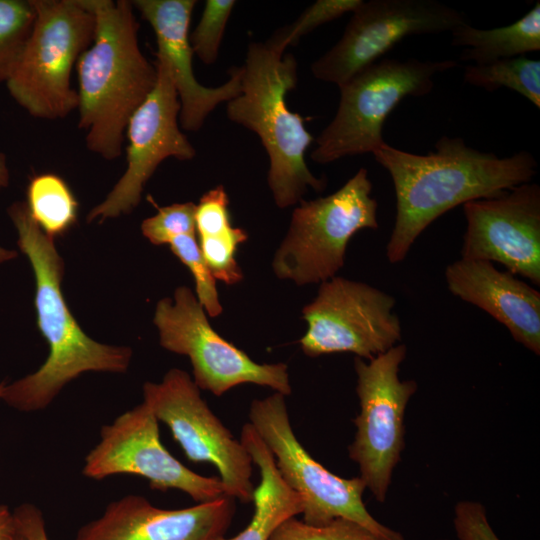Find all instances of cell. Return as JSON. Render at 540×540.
<instances>
[{
    "label": "cell",
    "instance_id": "cell-1",
    "mask_svg": "<svg viewBox=\"0 0 540 540\" xmlns=\"http://www.w3.org/2000/svg\"><path fill=\"white\" fill-rule=\"evenodd\" d=\"M389 173L396 195L395 223L386 246L390 263L402 262L420 234L438 217L467 202L499 196L531 182L537 161L525 150L499 157L442 136L426 155L385 143L372 153Z\"/></svg>",
    "mask_w": 540,
    "mask_h": 540
},
{
    "label": "cell",
    "instance_id": "cell-2",
    "mask_svg": "<svg viewBox=\"0 0 540 540\" xmlns=\"http://www.w3.org/2000/svg\"><path fill=\"white\" fill-rule=\"evenodd\" d=\"M8 214L18 246L34 272L37 325L49 344V355L36 372L5 384L1 399L17 410L32 412L45 409L67 383L84 372H126L132 350L99 343L81 329L61 290L64 262L54 239L32 219L26 203L11 204Z\"/></svg>",
    "mask_w": 540,
    "mask_h": 540
},
{
    "label": "cell",
    "instance_id": "cell-3",
    "mask_svg": "<svg viewBox=\"0 0 540 540\" xmlns=\"http://www.w3.org/2000/svg\"><path fill=\"white\" fill-rule=\"evenodd\" d=\"M96 20L94 39L76 62L79 127L106 160L122 154L124 132L157 80L138 43L139 23L127 0H83Z\"/></svg>",
    "mask_w": 540,
    "mask_h": 540
},
{
    "label": "cell",
    "instance_id": "cell-4",
    "mask_svg": "<svg viewBox=\"0 0 540 540\" xmlns=\"http://www.w3.org/2000/svg\"><path fill=\"white\" fill-rule=\"evenodd\" d=\"M240 68V93L227 102L229 120L256 133L269 158L268 185L279 208L298 204L309 188L322 192L326 180L317 178L305 161L313 142L305 118L292 112L286 95L298 82L295 57L267 40L248 45Z\"/></svg>",
    "mask_w": 540,
    "mask_h": 540
},
{
    "label": "cell",
    "instance_id": "cell-5",
    "mask_svg": "<svg viewBox=\"0 0 540 540\" xmlns=\"http://www.w3.org/2000/svg\"><path fill=\"white\" fill-rule=\"evenodd\" d=\"M34 25L6 82L13 99L31 116L59 119L78 108L71 72L91 45L96 20L83 0H32Z\"/></svg>",
    "mask_w": 540,
    "mask_h": 540
},
{
    "label": "cell",
    "instance_id": "cell-6",
    "mask_svg": "<svg viewBox=\"0 0 540 540\" xmlns=\"http://www.w3.org/2000/svg\"><path fill=\"white\" fill-rule=\"evenodd\" d=\"M458 65L451 59L382 58L362 69L339 87L338 109L318 136L311 159L328 164L373 153L386 143L383 126L394 108L408 96L430 93L435 76Z\"/></svg>",
    "mask_w": 540,
    "mask_h": 540
},
{
    "label": "cell",
    "instance_id": "cell-7",
    "mask_svg": "<svg viewBox=\"0 0 540 540\" xmlns=\"http://www.w3.org/2000/svg\"><path fill=\"white\" fill-rule=\"evenodd\" d=\"M372 182L360 168L334 193L301 200L272 262L275 275L297 285L320 284L344 266L347 245L360 230L379 227Z\"/></svg>",
    "mask_w": 540,
    "mask_h": 540
},
{
    "label": "cell",
    "instance_id": "cell-8",
    "mask_svg": "<svg viewBox=\"0 0 540 540\" xmlns=\"http://www.w3.org/2000/svg\"><path fill=\"white\" fill-rule=\"evenodd\" d=\"M249 420L273 454L283 481L301 498L305 523L320 527L344 519L361 526L378 540H405L401 533L369 513L362 499L366 485L360 477H339L307 452L292 429L285 395L275 392L254 399Z\"/></svg>",
    "mask_w": 540,
    "mask_h": 540
},
{
    "label": "cell",
    "instance_id": "cell-9",
    "mask_svg": "<svg viewBox=\"0 0 540 540\" xmlns=\"http://www.w3.org/2000/svg\"><path fill=\"white\" fill-rule=\"evenodd\" d=\"M407 348L397 344L368 360L355 357L356 393L360 410L348 454L360 478L379 503H384L395 466L404 448V415L417 391L414 380H400L399 368Z\"/></svg>",
    "mask_w": 540,
    "mask_h": 540
},
{
    "label": "cell",
    "instance_id": "cell-10",
    "mask_svg": "<svg viewBox=\"0 0 540 540\" xmlns=\"http://www.w3.org/2000/svg\"><path fill=\"white\" fill-rule=\"evenodd\" d=\"M154 324L160 345L189 357L193 381L200 390L221 396L241 384L266 386L285 396L292 391L288 366L260 364L220 336L210 325L205 310L186 286L174 292V301L157 302Z\"/></svg>",
    "mask_w": 540,
    "mask_h": 540
},
{
    "label": "cell",
    "instance_id": "cell-11",
    "mask_svg": "<svg viewBox=\"0 0 540 540\" xmlns=\"http://www.w3.org/2000/svg\"><path fill=\"white\" fill-rule=\"evenodd\" d=\"M319 285L316 297L302 309L307 330L299 343L305 355L347 352L370 360L401 341L393 296L337 276Z\"/></svg>",
    "mask_w": 540,
    "mask_h": 540
},
{
    "label": "cell",
    "instance_id": "cell-12",
    "mask_svg": "<svg viewBox=\"0 0 540 540\" xmlns=\"http://www.w3.org/2000/svg\"><path fill=\"white\" fill-rule=\"evenodd\" d=\"M200 391L187 372L173 368L161 382L144 383L143 402L168 426L189 461L215 466L227 495L251 503L255 490L251 456L211 411Z\"/></svg>",
    "mask_w": 540,
    "mask_h": 540
},
{
    "label": "cell",
    "instance_id": "cell-13",
    "mask_svg": "<svg viewBox=\"0 0 540 540\" xmlns=\"http://www.w3.org/2000/svg\"><path fill=\"white\" fill-rule=\"evenodd\" d=\"M466 23L461 12L438 0H362L339 41L312 63L311 72L340 87L404 38L452 32Z\"/></svg>",
    "mask_w": 540,
    "mask_h": 540
},
{
    "label": "cell",
    "instance_id": "cell-14",
    "mask_svg": "<svg viewBox=\"0 0 540 540\" xmlns=\"http://www.w3.org/2000/svg\"><path fill=\"white\" fill-rule=\"evenodd\" d=\"M159 421L142 402L102 426L100 441L85 457L82 473L93 480L117 474L145 478L151 489H177L195 502L228 496L217 477L200 475L183 465L161 443Z\"/></svg>",
    "mask_w": 540,
    "mask_h": 540
},
{
    "label": "cell",
    "instance_id": "cell-15",
    "mask_svg": "<svg viewBox=\"0 0 540 540\" xmlns=\"http://www.w3.org/2000/svg\"><path fill=\"white\" fill-rule=\"evenodd\" d=\"M155 66V86L126 127L127 168L105 200L88 213V222L130 213L140 203L145 184L162 161L170 157L190 160L196 154L179 128L180 102L169 68L160 57H156Z\"/></svg>",
    "mask_w": 540,
    "mask_h": 540
},
{
    "label": "cell",
    "instance_id": "cell-16",
    "mask_svg": "<svg viewBox=\"0 0 540 540\" xmlns=\"http://www.w3.org/2000/svg\"><path fill=\"white\" fill-rule=\"evenodd\" d=\"M461 258L499 263L540 285V186L524 183L465 203Z\"/></svg>",
    "mask_w": 540,
    "mask_h": 540
},
{
    "label": "cell",
    "instance_id": "cell-17",
    "mask_svg": "<svg viewBox=\"0 0 540 540\" xmlns=\"http://www.w3.org/2000/svg\"><path fill=\"white\" fill-rule=\"evenodd\" d=\"M235 513V499L223 496L183 509H162L145 497L126 495L84 524L75 540H217Z\"/></svg>",
    "mask_w": 540,
    "mask_h": 540
},
{
    "label": "cell",
    "instance_id": "cell-18",
    "mask_svg": "<svg viewBox=\"0 0 540 540\" xmlns=\"http://www.w3.org/2000/svg\"><path fill=\"white\" fill-rule=\"evenodd\" d=\"M131 3L155 33L156 57L166 62L178 93L182 128L190 132L198 131L219 104L232 100L240 93V68L230 69V78L217 87H206L196 80L189 41L191 15L197 3L195 0H134Z\"/></svg>",
    "mask_w": 540,
    "mask_h": 540
},
{
    "label": "cell",
    "instance_id": "cell-19",
    "mask_svg": "<svg viewBox=\"0 0 540 540\" xmlns=\"http://www.w3.org/2000/svg\"><path fill=\"white\" fill-rule=\"evenodd\" d=\"M449 291L504 325L513 339L540 354V293L493 263L459 259L445 270Z\"/></svg>",
    "mask_w": 540,
    "mask_h": 540
},
{
    "label": "cell",
    "instance_id": "cell-20",
    "mask_svg": "<svg viewBox=\"0 0 540 540\" xmlns=\"http://www.w3.org/2000/svg\"><path fill=\"white\" fill-rule=\"evenodd\" d=\"M240 441L260 473V482L253 494L254 513L250 523L238 535L217 540H268L282 522L302 514V501L283 481L273 454L250 423L243 425Z\"/></svg>",
    "mask_w": 540,
    "mask_h": 540
},
{
    "label": "cell",
    "instance_id": "cell-21",
    "mask_svg": "<svg viewBox=\"0 0 540 540\" xmlns=\"http://www.w3.org/2000/svg\"><path fill=\"white\" fill-rule=\"evenodd\" d=\"M195 227L205 263L216 280L234 285L243 278L235 255L238 246L248 239L247 232L233 227L228 195L222 185L210 189L195 210Z\"/></svg>",
    "mask_w": 540,
    "mask_h": 540
},
{
    "label": "cell",
    "instance_id": "cell-22",
    "mask_svg": "<svg viewBox=\"0 0 540 540\" xmlns=\"http://www.w3.org/2000/svg\"><path fill=\"white\" fill-rule=\"evenodd\" d=\"M452 45L465 47L461 59L486 64L500 59L525 56L540 50V2L510 25L480 29L463 24L452 32Z\"/></svg>",
    "mask_w": 540,
    "mask_h": 540
},
{
    "label": "cell",
    "instance_id": "cell-23",
    "mask_svg": "<svg viewBox=\"0 0 540 540\" xmlns=\"http://www.w3.org/2000/svg\"><path fill=\"white\" fill-rule=\"evenodd\" d=\"M28 210L40 229L53 238L76 222L78 202L66 182L53 173L35 176L27 188Z\"/></svg>",
    "mask_w": 540,
    "mask_h": 540
},
{
    "label": "cell",
    "instance_id": "cell-24",
    "mask_svg": "<svg viewBox=\"0 0 540 540\" xmlns=\"http://www.w3.org/2000/svg\"><path fill=\"white\" fill-rule=\"evenodd\" d=\"M464 81L494 91L509 88L540 108V61L526 56L500 59L486 64H470L464 69Z\"/></svg>",
    "mask_w": 540,
    "mask_h": 540
},
{
    "label": "cell",
    "instance_id": "cell-25",
    "mask_svg": "<svg viewBox=\"0 0 540 540\" xmlns=\"http://www.w3.org/2000/svg\"><path fill=\"white\" fill-rule=\"evenodd\" d=\"M35 17L32 0H0V83H6L14 72Z\"/></svg>",
    "mask_w": 540,
    "mask_h": 540
},
{
    "label": "cell",
    "instance_id": "cell-26",
    "mask_svg": "<svg viewBox=\"0 0 540 540\" xmlns=\"http://www.w3.org/2000/svg\"><path fill=\"white\" fill-rule=\"evenodd\" d=\"M362 0H317L308 6L292 23L277 29L267 40L273 47L285 52L297 45L302 37L319 26L352 13Z\"/></svg>",
    "mask_w": 540,
    "mask_h": 540
},
{
    "label": "cell",
    "instance_id": "cell-27",
    "mask_svg": "<svg viewBox=\"0 0 540 540\" xmlns=\"http://www.w3.org/2000/svg\"><path fill=\"white\" fill-rule=\"evenodd\" d=\"M169 245L172 253L191 272L199 303L210 317L219 316L223 308L219 301L216 282L205 263L195 234L178 236Z\"/></svg>",
    "mask_w": 540,
    "mask_h": 540
},
{
    "label": "cell",
    "instance_id": "cell-28",
    "mask_svg": "<svg viewBox=\"0 0 540 540\" xmlns=\"http://www.w3.org/2000/svg\"><path fill=\"white\" fill-rule=\"evenodd\" d=\"M236 2L234 0H207L199 23L189 34L193 51L205 64H213L218 57L226 25Z\"/></svg>",
    "mask_w": 540,
    "mask_h": 540
},
{
    "label": "cell",
    "instance_id": "cell-29",
    "mask_svg": "<svg viewBox=\"0 0 540 540\" xmlns=\"http://www.w3.org/2000/svg\"><path fill=\"white\" fill-rule=\"evenodd\" d=\"M195 210L193 202L161 207L157 214L142 222V234L156 246L169 244L178 236L195 234Z\"/></svg>",
    "mask_w": 540,
    "mask_h": 540
},
{
    "label": "cell",
    "instance_id": "cell-30",
    "mask_svg": "<svg viewBox=\"0 0 540 540\" xmlns=\"http://www.w3.org/2000/svg\"><path fill=\"white\" fill-rule=\"evenodd\" d=\"M268 540H378L361 526L336 519L325 526H312L291 517L282 522Z\"/></svg>",
    "mask_w": 540,
    "mask_h": 540
},
{
    "label": "cell",
    "instance_id": "cell-31",
    "mask_svg": "<svg viewBox=\"0 0 540 540\" xmlns=\"http://www.w3.org/2000/svg\"><path fill=\"white\" fill-rule=\"evenodd\" d=\"M453 524L458 540H500L493 531L481 503L458 502L454 510Z\"/></svg>",
    "mask_w": 540,
    "mask_h": 540
},
{
    "label": "cell",
    "instance_id": "cell-32",
    "mask_svg": "<svg viewBox=\"0 0 540 540\" xmlns=\"http://www.w3.org/2000/svg\"><path fill=\"white\" fill-rule=\"evenodd\" d=\"M19 534L27 540H49L44 516L41 510L31 503H24L13 511Z\"/></svg>",
    "mask_w": 540,
    "mask_h": 540
},
{
    "label": "cell",
    "instance_id": "cell-33",
    "mask_svg": "<svg viewBox=\"0 0 540 540\" xmlns=\"http://www.w3.org/2000/svg\"><path fill=\"white\" fill-rule=\"evenodd\" d=\"M19 532L11 512L6 505L0 504V540H17Z\"/></svg>",
    "mask_w": 540,
    "mask_h": 540
},
{
    "label": "cell",
    "instance_id": "cell-34",
    "mask_svg": "<svg viewBox=\"0 0 540 540\" xmlns=\"http://www.w3.org/2000/svg\"><path fill=\"white\" fill-rule=\"evenodd\" d=\"M9 169L7 166L6 156L0 153V190L4 189L9 184Z\"/></svg>",
    "mask_w": 540,
    "mask_h": 540
},
{
    "label": "cell",
    "instance_id": "cell-35",
    "mask_svg": "<svg viewBox=\"0 0 540 540\" xmlns=\"http://www.w3.org/2000/svg\"><path fill=\"white\" fill-rule=\"evenodd\" d=\"M17 256L15 250H9L0 246V264L14 259Z\"/></svg>",
    "mask_w": 540,
    "mask_h": 540
},
{
    "label": "cell",
    "instance_id": "cell-36",
    "mask_svg": "<svg viewBox=\"0 0 540 540\" xmlns=\"http://www.w3.org/2000/svg\"><path fill=\"white\" fill-rule=\"evenodd\" d=\"M4 386H5V383H4V382L0 383V398H1V395H2V392H3V389H4Z\"/></svg>",
    "mask_w": 540,
    "mask_h": 540
},
{
    "label": "cell",
    "instance_id": "cell-37",
    "mask_svg": "<svg viewBox=\"0 0 540 540\" xmlns=\"http://www.w3.org/2000/svg\"><path fill=\"white\" fill-rule=\"evenodd\" d=\"M17 540H27L24 536H22L21 534H19V537Z\"/></svg>",
    "mask_w": 540,
    "mask_h": 540
}]
</instances>
